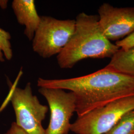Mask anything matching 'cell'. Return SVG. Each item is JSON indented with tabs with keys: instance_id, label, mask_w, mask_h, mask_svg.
I'll return each instance as SVG.
<instances>
[{
	"instance_id": "obj_1",
	"label": "cell",
	"mask_w": 134,
	"mask_h": 134,
	"mask_svg": "<svg viewBox=\"0 0 134 134\" xmlns=\"http://www.w3.org/2000/svg\"><path fill=\"white\" fill-rule=\"evenodd\" d=\"M37 86L72 92L76 97L77 117L114 101L134 96V77L105 68L89 75L74 78H39Z\"/></svg>"
},
{
	"instance_id": "obj_2",
	"label": "cell",
	"mask_w": 134,
	"mask_h": 134,
	"mask_svg": "<svg viewBox=\"0 0 134 134\" xmlns=\"http://www.w3.org/2000/svg\"><path fill=\"white\" fill-rule=\"evenodd\" d=\"M75 20L74 33L57 57L61 68L71 69L77 63L88 58H111L120 50L103 33L98 15L81 13Z\"/></svg>"
},
{
	"instance_id": "obj_3",
	"label": "cell",
	"mask_w": 134,
	"mask_h": 134,
	"mask_svg": "<svg viewBox=\"0 0 134 134\" xmlns=\"http://www.w3.org/2000/svg\"><path fill=\"white\" fill-rule=\"evenodd\" d=\"M134 109V96L114 101L77 117L70 131L76 134H105Z\"/></svg>"
},
{
	"instance_id": "obj_4",
	"label": "cell",
	"mask_w": 134,
	"mask_h": 134,
	"mask_svg": "<svg viewBox=\"0 0 134 134\" xmlns=\"http://www.w3.org/2000/svg\"><path fill=\"white\" fill-rule=\"evenodd\" d=\"M75 27L74 19L59 20L51 16H41L32 39L33 50L43 58L58 55L67 46Z\"/></svg>"
},
{
	"instance_id": "obj_5",
	"label": "cell",
	"mask_w": 134,
	"mask_h": 134,
	"mask_svg": "<svg viewBox=\"0 0 134 134\" xmlns=\"http://www.w3.org/2000/svg\"><path fill=\"white\" fill-rule=\"evenodd\" d=\"M10 99L18 126L29 134H45L42 122L49 108L41 104L37 97L33 94L30 82L24 88L13 87Z\"/></svg>"
},
{
	"instance_id": "obj_6",
	"label": "cell",
	"mask_w": 134,
	"mask_h": 134,
	"mask_svg": "<svg viewBox=\"0 0 134 134\" xmlns=\"http://www.w3.org/2000/svg\"><path fill=\"white\" fill-rule=\"evenodd\" d=\"M39 92L48 102L50 118L44 134H69L70 120L76 112V97L71 92L60 88L40 87Z\"/></svg>"
},
{
	"instance_id": "obj_7",
	"label": "cell",
	"mask_w": 134,
	"mask_h": 134,
	"mask_svg": "<svg viewBox=\"0 0 134 134\" xmlns=\"http://www.w3.org/2000/svg\"><path fill=\"white\" fill-rule=\"evenodd\" d=\"M98 13L101 29L110 41H119L134 32V7L116 8L104 3Z\"/></svg>"
},
{
	"instance_id": "obj_8",
	"label": "cell",
	"mask_w": 134,
	"mask_h": 134,
	"mask_svg": "<svg viewBox=\"0 0 134 134\" xmlns=\"http://www.w3.org/2000/svg\"><path fill=\"white\" fill-rule=\"evenodd\" d=\"M12 8L19 24L24 26V34L29 40H32L40 23L34 0H14Z\"/></svg>"
},
{
	"instance_id": "obj_9",
	"label": "cell",
	"mask_w": 134,
	"mask_h": 134,
	"mask_svg": "<svg viewBox=\"0 0 134 134\" xmlns=\"http://www.w3.org/2000/svg\"><path fill=\"white\" fill-rule=\"evenodd\" d=\"M105 68L134 77V47L127 50L120 49Z\"/></svg>"
},
{
	"instance_id": "obj_10",
	"label": "cell",
	"mask_w": 134,
	"mask_h": 134,
	"mask_svg": "<svg viewBox=\"0 0 134 134\" xmlns=\"http://www.w3.org/2000/svg\"><path fill=\"white\" fill-rule=\"evenodd\" d=\"M105 134H134V109L126 113Z\"/></svg>"
},
{
	"instance_id": "obj_11",
	"label": "cell",
	"mask_w": 134,
	"mask_h": 134,
	"mask_svg": "<svg viewBox=\"0 0 134 134\" xmlns=\"http://www.w3.org/2000/svg\"><path fill=\"white\" fill-rule=\"evenodd\" d=\"M11 35L9 32L0 28V62H4L5 58L10 60L13 52L10 43Z\"/></svg>"
},
{
	"instance_id": "obj_12",
	"label": "cell",
	"mask_w": 134,
	"mask_h": 134,
	"mask_svg": "<svg viewBox=\"0 0 134 134\" xmlns=\"http://www.w3.org/2000/svg\"><path fill=\"white\" fill-rule=\"evenodd\" d=\"M115 44L121 50H127L134 47V32L124 38L117 41Z\"/></svg>"
},
{
	"instance_id": "obj_13",
	"label": "cell",
	"mask_w": 134,
	"mask_h": 134,
	"mask_svg": "<svg viewBox=\"0 0 134 134\" xmlns=\"http://www.w3.org/2000/svg\"><path fill=\"white\" fill-rule=\"evenodd\" d=\"M4 134H29L18 126L15 122H13L10 129Z\"/></svg>"
},
{
	"instance_id": "obj_14",
	"label": "cell",
	"mask_w": 134,
	"mask_h": 134,
	"mask_svg": "<svg viewBox=\"0 0 134 134\" xmlns=\"http://www.w3.org/2000/svg\"><path fill=\"white\" fill-rule=\"evenodd\" d=\"M8 3V1H0V7L3 9H5L7 7Z\"/></svg>"
}]
</instances>
